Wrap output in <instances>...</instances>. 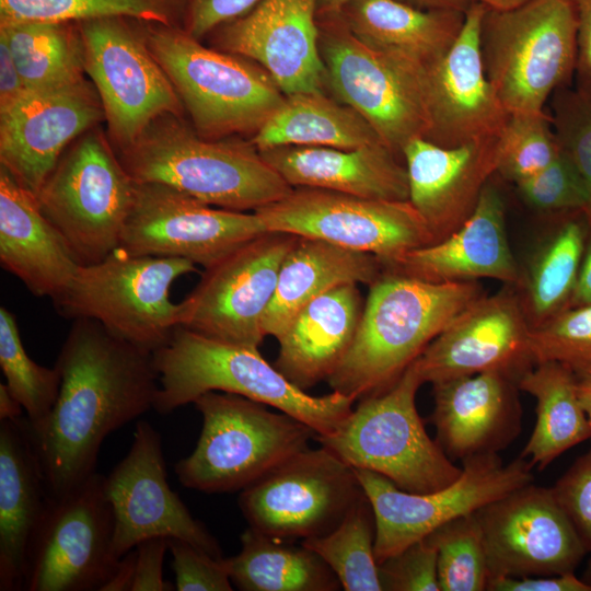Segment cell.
<instances>
[{
    "instance_id": "36",
    "label": "cell",
    "mask_w": 591,
    "mask_h": 591,
    "mask_svg": "<svg viewBox=\"0 0 591 591\" xmlns=\"http://www.w3.org/2000/svg\"><path fill=\"white\" fill-rule=\"evenodd\" d=\"M576 383V375L556 361L536 363L518 381L519 390L536 399V422L520 456L540 471L591 437Z\"/></svg>"
},
{
    "instance_id": "57",
    "label": "cell",
    "mask_w": 591,
    "mask_h": 591,
    "mask_svg": "<svg viewBox=\"0 0 591 591\" xmlns=\"http://www.w3.org/2000/svg\"><path fill=\"white\" fill-rule=\"evenodd\" d=\"M422 10H443L466 13L479 0H404Z\"/></svg>"
},
{
    "instance_id": "7",
    "label": "cell",
    "mask_w": 591,
    "mask_h": 591,
    "mask_svg": "<svg viewBox=\"0 0 591 591\" xmlns=\"http://www.w3.org/2000/svg\"><path fill=\"white\" fill-rule=\"evenodd\" d=\"M421 384L412 363L389 390L361 398L335 430L314 440L352 468L378 473L404 491L444 488L462 468L426 431L416 407Z\"/></svg>"
},
{
    "instance_id": "33",
    "label": "cell",
    "mask_w": 591,
    "mask_h": 591,
    "mask_svg": "<svg viewBox=\"0 0 591 591\" xmlns=\"http://www.w3.org/2000/svg\"><path fill=\"white\" fill-rule=\"evenodd\" d=\"M339 12L368 46L404 55L426 67L449 51L465 20L462 12L422 10L403 0H350Z\"/></svg>"
},
{
    "instance_id": "28",
    "label": "cell",
    "mask_w": 591,
    "mask_h": 591,
    "mask_svg": "<svg viewBox=\"0 0 591 591\" xmlns=\"http://www.w3.org/2000/svg\"><path fill=\"white\" fill-rule=\"evenodd\" d=\"M0 264L35 297L56 299L80 264L33 193L0 165Z\"/></svg>"
},
{
    "instance_id": "4",
    "label": "cell",
    "mask_w": 591,
    "mask_h": 591,
    "mask_svg": "<svg viewBox=\"0 0 591 591\" xmlns=\"http://www.w3.org/2000/svg\"><path fill=\"white\" fill-rule=\"evenodd\" d=\"M152 360L159 380L153 409L162 415L219 391L264 403L303 421L317 434H327L356 402L335 391L323 396L308 394L269 364L258 348L213 339L182 326L152 352Z\"/></svg>"
},
{
    "instance_id": "44",
    "label": "cell",
    "mask_w": 591,
    "mask_h": 591,
    "mask_svg": "<svg viewBox=\"0 0 591 591\" xmlns=\"http://www.w3.org/2000/svg\"><path fill=\"white\" fill-rule=\"evenodd\" d=\"M535 364L556 361L577 379L591 378V304L569 308L531 329Z\"/></svg>"
},
{
    "instance_id": "24",
    "label": "cell",
    "mask_w": 591,
    "mask_h": 591,
    "mask_svg": "<svg viewBox=\"0 0 591 591\" xmlns=\"http://www.w3.org/2000/svg\"><path fill=\"white\" fill-rule=\"evenodd\" d=\"M486 9L474 3L452 47L426 69L429 127L424 139L434 144L456 147L498 136L510 116L484 69L480 26Z\"/></svg>"
},
{
    "instance_id": "5",
    "label": "cell",
    "mask_w": 591,
    "mask_h": 591,
    "mask_svg": "<svg viewBox=\"0 0 591 591\" xmlns=\"http://www.w3.org/2000/svg\"><path fill=\"white\" fill-rule=\"evenodd\" d=\"M144 32L189 123L204 138H252L286 99L251 59L207 47L181 27L146 22Z\"/></svg>"
},
{
    "instance_id": "3",
    "label": "cell",
    "mask_w": 591,
    "mask_h": 591,
    "mask_svg": "<svg viewBox=\"0 0 591 591\" xmlns=\"http://www.w3.org/2000/svg\"><path fill=\"white\" fill-rule=\"evenodd\" d=\"M115 152L136 182L163 183L219 208L255 211L293 188L250 138H204L185 116H159Z\"/></svg>"
},
{
    "instance_id": "30",
    "label": "cell",
    "mask_w": 591,
    "mask_h": 591,
    "mask_svg": "<svg viewBox=\"0 0 591 591\" xmlns=\"http://www.w3.org/2000/svg\"><path fill=\"white\" fill-rule=\"evenodd\" d=\"M259 152L292 187L371 199H409L405 163L384 143L356 149L278 146Z\"/></svg>"
},
{
    "instance_id": "25",
    "label": "cell",
    "mask_w": 591,
    "mask_h": 591,
    "mask_svg": "<svg viewBox=\"0 0 591 591\" xmlns=\"http://www.w3.org/2000/svg\"><path fill=\"white\" fill-rule=\"evenodd\" d=\"M498 137L456 147L415 138L404 147L408 200L426 221L433 243L456 231L473 213L483 188L497 172Z\"/></svg>"
},
{
    "instance_id": "40",
    "label": "cell",
    "mask_w": 591,
    "mask_h": 591,
    "mask_svg": "<svg viewBox=\"0 0 591 591\" xmlns=\"http://www.w3.org/2000/svg\"><path fill=\"white\" fill-rule=\"evenodd\" d=\"M188 0H0V26L24 21L80 22L124 16L185 27Z\"/></svg>"
},
{
    "instance_id": "6",
    "label": "cell",
    "mask_w": 591,
    "mask_h": 591,
    "mask_svg": "<svg viewBox=\"0 0 591 591\" xmlns=\"http://www.w3.org/2000/svg\"><path fill=\"white\" fill-rule=\"evenodd\" d=\"M202 428L175 474L186 488L206 494L243 490L308 449L317 432L303 421L242 395L211 391L194 402Z\"/></svg>"
},
{
    "instance_id": "15",
    "label": "cell",
    "mask_w": 591,
    "mask_h": 591,
    "mask_svg": "<svg viewBox=\"0 0 591 591\" xmlns=\"http://www.w3.org/2000/svg\"><path fill=\"white\" fill-rule=\"evenodd\" d=\"M267 231L318 239L370 253L381 260L432 244L426 221L409 200L371 199L339 192L293 187L254 211Z\"/></svg>"
},
{
    "instance_id": "32",
    "label": "cell",
    "mask_w": 591,
    "mask_h": 591,
    "mask_svg": "<svg viewBox=\"0 0 591 591\" xmlns=\"http://www.w3.org/2000/svg\"><path fill=\"white\" fill-rule=\"evenodd\" d=\"M383 274L381 259L329 242L300 236L286 255L263 332L278 338L309 302L345 283L370 286Z\"/></svg>"
},
{
    "instance_id": "29",
    "label": "cell",
    "mask_w": 591,
    "mask_h": 591,
    "mask_svg": "<svg viewBox=\"0 0 591 591\" xmlns=\"http://www.w3.org/2000/svg\"><path fill=\"white\" fill-rule=\"evenodd\" d=\"M27 418L0 420V590H24L30 544L49 503Z\"/></svg>"
},
{
    "instance_id": "13",
    "label": "cell",
    "mask_w": 591,
    "mask_h": 591,
    "mask_svg": "<svg viewBox=\"0 0 591 591\" xmlns=\"http://www.w3.org/2000/svg\"><path fill=\"white\" fill-rule=\"evenodd\" d=\"M363 496L355 470L321 445L241 490L239 506L251 529L293 543L329 533Z\"/></svg>"
},
{
    "instance_id": "21",
    "label": "cell",
    "mask_w": 591,
    "mask_h": 591,
    "mask_svg": "<svg viewBox=\"0 0 591 591\" xmlns=\"http://www.w3.org/2000/svg\"><path fill=\"white\" fill-rule=\"evenodd\" d=\"M531 326L515 286L482 296L463 310L413 362L431 384L499 372L517 383L535 366Z\"/></svg>"
},
{
    "instance_id": "26",
    "label": "cell",
    "mask_w": 591,
    "mask_h": 591,
    "mask_svg": "<svg viewBox=\"0 0 591 591\" xmlns=\"http://www.w3.org/2000/svg\"><path fill=\"white\" fill-rule=\"evenodd\" d=\"M381 262L383 271L434 283L491 278L517 287L521 280L508 241L505 202L489 182L473 213L456 231L437 243Z\"/></svg>"
},
{
    "instance_id": "62",
    "label": "cell",
    "mask_w": 591,
    "mask_h": 591,
    "mask_svg": "<svg viewBox=\"0 0 591 591\" xmlns=\"http://www.w3.org/2000/svg\"><path fill=\"white\" fill-rule=\"evenodd\" d=\"M581 578L583 581L591 586V559L588 561L586 570L583 571Z\"/></svg>"
},
{
    "instance_id": "20",
    "label": "cell",
    "mask_w": 591,
    "mask_h": 591,
    "mask_svg": "<svg viewBox=\"0 0 591 591\" xmlns=\"http://www.w3.org/2000/svg\"><path fill=\"white\" fill-rule=\"evenodd\" d=\"M475 513L490 580L575 572L587 554L552 487L530 483Z\"/></svg>"
},
{
    "instance_id": "59",
    "label": "cell",
    "mask_w": 591,
    "mask_h": 591,
    "mask_svg": "<svg viewBox=\"0 0 591 591\" xmlns=\"http://www.w3.org/2000/svg\"><path fill=\"white\" fill-rule=\"evenodd\" d=\"M576 393L591 431V378L577 379Z\"/></svg>"
},
{
    "instance_id": "31",
    "label": "cell",
    "mask_w": 591,
    "mask_h": 591,
    "mask_svg": "<svg viewBox=\"0 0 591 591\" xmlns=\"http://www.w3.org/2000/svg\"><path fill=\"white\" fill-rule=\"evenodd\" d=\"M357 283H345L304 305L277 338L275 367L306 391L335 372L355 338L363 310Z\"/></svg>"
},
{
    "instance_id": "53",
    "label": "cell",
    "mask_w": 591,
    "mask_h": 591,
    "mask_svg": "<svg viewBox=\"0 0 591 591\" xmlns=\"http://www.w3.org/2000/svg\"><path fill=\"white\" fill-rule=\"evenodd\" d=\"M577 15L576 89L591 93V0H572Z\"/></svg>"
},
{
    "instance_id": "50",
    "label": "cell",
    "mask_w": 591,
    "mask_h": 591,
    "mask_svg": "<svg viewBox=\"0 0 591 591\" xmlns=\"http://www.w3.org/2000/svg\"><path fill=\"white\" fill-rule=\"evenodd\" d=\"M259 1L188 0L184 30L202 42L216 27L245 14Z\"/></svg>"
},
{
    "instance_id": "45",
    "label": "cell",
    "mask_w": 591,
    "mask_h": 591,
    "mask_svg": "<svg viewBox=\"0 0 591 591\" xmlns=\"http://www.w3.org/2000/svg\"><path fill=\"white\" fill-rule=\"evenodd\" d=\"M552 126L560 150L577 169L589 196L591 220V93L569 86L554 92Z\"/></svg>"
},
{
    "instance_id": "48",
    "label": "cell",
    "mask_w": 591,
    "mask_h": 591,
    "mask_svg": "<svg viewBox=\"0 0 591 591\" xmlns=\"http://www.w3.org/2000/svg\"><path fill=\"white\" fill-rule=\"evenodd\" d=\"M177 591H231L233 583L222 558H215L190 543L169 538Z\"/></svg>"
},
{
    "instance_id": "43",
    "label": "cell",
    "mask_w": 591,
    "mask_h": 591,
    "mask_svg": "<svg viewBox=\"0 0 591 591\" xmlns=\"http://www.w3.org/2000/svg\"><path fill=\"white\" fill-rule=\"evenodd\" d=\"M558 153L551 115L510 114L498 137L496 173L517 184L547 167Z\"/></svg>"
},
{
    "instance_id": "22",
    "label": "cell",
    "mask_w": 591,
    "mask_h": 591,
    "mask_svg": "<svg viewBox=\"0 0 591 591\" xmlns=\"http://www.w3.org/2000/svg\"><path fill=\"white\" fill-rule=\"evenodd\" d=\"M104 120L101 99L86 78L27 90L0 113V165L35 195L65 150Z\"/></svg>"
},
{
    "instance_id": "9",
    "label": "cell",
    "mask_w": 591,
    "mask_h": 591,
    "mask_svg": "<svg viewBox=\"0 0 591 591\" xmlns=\"http://www.w3.org/2000/svg\"><path fill=\"white\" fill-rule=\"evenodd\" d=\"M316 22L326 92L364 117L403 160L404 147L428 131L427 67L368 46L349 30L339 11L317 12Z\"/></svg>"
},
{
    "instance_id": "60",
    "label": "cell",
    "mask_w": 591,
    "mask_h": 591,
    "mask_svg": "<svg viewBox=\"0 0 591 591\" xmlns=\"http://www.w3.org/2000/svg\"><path fill=\"white\" fill-rule=\"evenodd\" d=\"M490 9L508 10L523 4L529 0H479Z\"/></svg>"
},
{
    "instance_id": "42",
    "label": "cell",
    "mask_w": 591,
    "mask_h": 591,
    "mask_svg": "<svg viewBox=\"0 0 591 591\" xmlns=\"http://www.w3.org/2000/svg\"><path fill=\"white\" fill-rule=\"evenodd\" d=\"M437 551L440 591H485L490 571L476 513L456 518L427 535Z\"/></svg>"
},
{
    "instance_id": "61",
    "label": "cell",
    "mask_w": 591,
    "mask_h": 591,
    "mask_svg": "<svg viewBox=\"0 0 591 591\" xmlns=\"http://www.w3.org/2000/svg\"><path fill=\"white\" fill-rule=\"evenodd\" d=\"M350 0H320L317 12H338Z\"/></svg>"
},
{
    "instance_id": "55",
    "label": "cell",
    "mask_w": 591,
    "mask_h": 591,
    "mask_svg": "<svg viewBox=\"0 0 591 591\" xmlns=\"http://www.w3.org/2000/svg\"><path fill=\"white\" fill-rule=\"evenodd\" d=\"M591 304V220H589V232L584 246L583 257L578 275L577 285L571 298L570 306H582ZM568 308V309H569Z\"/></svg>"
},
{
    "instance_id": "16",
    "label": "cell",
    "mask_w": 591,
    "mask_h": 591,
    "mask_svg": "<svg viewBox=\"0 0 591 591\" xmlns=\"http://www.w3.org/2000/svg\"><path fill=\"white\" fill-rule=\"evenodd\" d=\"M300 236L264 232L204 268L179 302V326L204 336L258 348L263 317L277 288L281 264Z\"/></svg>"
},
{
    "instance_id": "17",
    "label": "cell",
    "mask_w": 591,
    "mask_h": 591,
    "mask_svg": "<svg viewBox=\"0 0 591 591\" xmlns=\"http://www.w3.org/2000/svg\"><path fill=\"white\" fill-rule=\"evenodd\" d=\"M104 475L93 474L49 500L30 544L24 590L101 591L119 558L113 551L114 514Z\"/></svg>"
},
{
    "instance_id": "35",
    "label": "cell",
    "mask_w": 591,
    "mask_h": 591,
    "mask_svg": "<svg viewBox=\"0 0 591 591\" xmlns=\"http://www.w3.org/2000/svg\"><path fill=\"white\" fill-rule=\"evenodd\" d=\"M554 217L548 234L515 287L531 329L570 306L588 237L584 210Z\"/></svg>"
},
{
    "instance_id": "46",
    "label": "cell",
    "mask_w": 591,
    "mask_h": 591,
    "mask_svg": "<svg viewBox=\"0 0 591 591\" xmlns=\"http://www.w3.org/2000/svg\"><path fill=\"white\" fill-rule=\"evenodd\" d=\"M522 199L548 215L587 210L586 186L569 158L560 150L556 159L535 175L515 184Z\"/></svg>"
},
{
    "instance_id": "18",
    "label": "cell",
    "mask_w": 591,
    "mask_h": 591,
    "mask_svg": "<svg viewBox=\"0 0 591 591\" xmlns=\"http://www.w3.org/2000/svg\"><path fill=\"white\" fill-rule=\"evenodd\" d=\"M264 232L254 211L213 208L170 185L136 182L118 248L137 256L184 258L207 268Z\"/></svg>"
},
{
    "instance_id": "51",
    "label": "cell",
    "mask_w": 591,
    "mask_h": 591,
    "mask_svg": "<svg viewBox=\"0 0 591 591\" xmlns=\"http://www.w3.org/2000/svg\"><path fill=\"white\" fill-rule=\"evenodd\" d=\"M136 572L131 591H172L175 584L163 579V559L169 538L152 537L136 547Z\"/></svg>"
},
{
    "instance_id": "14",
    "label": "cell",
    "mask_w": 591,
    "mask_h": 591,
    "mask_svg": "<svg viewBox=\"0 0 591 591\" xmlns=\"http://www.w3.org/2000/svg\"><path fill=\"white\" fill-rule=\"evenodd\" d=\"M463 462L460 477L439 490L415 494L397 488L384 476L354 468L375 515L374 555L380 564L439 526L533 483L534 467L519 456L503 464L498 454Z\"/></svg>"
},
{
    "instance_id": "37",
    "label": "cell",
    "mask_w": 591,
    "mask_h": 591,
    "mask_svg": "<svg viewBox=\"0 0 591 591\" xmlns=\"http://www.w3.org/2000/svg\"><path fill=\"white\" fill-rule=\"evenodd\" d=\"M232 583L243 591H337L341 584L327 564L303 544L270 538L250 526L241 551L223 558Z\"/></svg>"
},
{
    "instance_id": "12",
    "label": "cell",
    "mask_w": 591,
    "mask_h": 591,
    "mask_svg": "<svg viewBox=\"0 0 591 591\" xmlns=\"http://www.w3.org/2000/svg\"><path fill=\"white\" fill-rule=\"evenodd\" d=\"M77 23L84 71L101 99L115 151L128 147L159 116H185L173 84L148 47L146 22L109 16Z\"/></svg>"
},
{
    "instance_id": "39",
    "label": "cell",
    "mask_w": 591,
    "mask_h": 591,
    "mask_svg": "<svg viewBox=\"0 0 591 591\" xmlns=\"http://www.w3.org/2000/svg\"><path fill=\"white\" fill-rule=\"evenodd\" d=\"M375 515L364 496L329 533L301 542L333 570L346 591H381L374 555Z\"/></svg>"
},
{
    "instance_id": "23",
    "label": "cell",
    "mask_w": 591,
    "mask_h": 591,
    "mask_svg": "<svg viewBox=\"0 0 591 591\" xmlns=\"http://www.w3.org/2000/svg\"><path fill=\"white\" fill-rule=\"evenodd\" d=\"M318 1L260 0L206 38L210 47L262 66L286 95L326 92L316 22Z\"/></svg>"
},
{
    "instance_id": "47",
    "label": "cell",
    "mask_w": 591,
    "mask_h": 591,
    "mask_svg": "<svg viewBox=\"0 0 591 591\" xmlns=\"http://www.w3.org/2000/svg\"><path fill=\"white\" fill-rule=\"evenodd\" d=\"M382 591H440L437 551L426 536L378 564Z\"/></svg>"
},
{
    "instance_id": "58",
    "label": "cell",
    "mask_w": 591,
    "mask_h": 591,
    "mask_svg": "<svg viewBox=\"0 0 591 591\" xmlns=\"http://www.w3.org/2000/svg\"><path fill=\"white\" fill-rule=\"evenodd\" d=\"M23 406L11 393L8 385L0 384V420H14L22 417Z\"/></svg>"
},
{
    "instance_id": "2",
    "label": "cell",
    "mask_w": 591,
    "mask_h": 591,
    "mask_svg": "<svg viewBox=\"0 0 591 591\" xmlns=\"http://www.w3.org/2000/svg\"><path fill=\"white\" fill-rule=\"evenodd\" d=\"M352 344L327 379L361 399L389 390L427 346L484 296L478 281L434 283L389 271L370 286Z\"/></svg>"
},
{
    "instance_id": "10",
    "label": "cell",
    "mask_w": 591,
    "mask_h": 591,
    "mask_svg": "<svg viewBox=\"0 0 591 591\" xmlns=\"http://www.w3.org/2000/svg\"><path fill=\"white\" fill-rule=\"evenodd\" d=\"M135 192L136 181L96 126L65 150L35 197L79 264L90 265L119 247Z\"/></svg>"
},
{
    "instance_id": "56",
    "label": "cell",
    "mask_w": 591,
    "mask_h": 591,
    "mask_svg": "<svg viewBox=\"0 0 591 591\" xmlns=\"http://www.w3.org/2000/svg\"><path fill=\"white\" fill-rule=\"evenodd\" d=\"M136 572V549L124 555L113 576L102 587L101 591H131Z\"/></svg>"
},
{
    "instance_id": "19",
    "label": "cell",
    "mask_w": 591,
    "mask_h": 591,
    "mask_svg": "<svg viewBox=\"0 0 591 591\" xmlns=\"http://www.w3.org/2000/svg\"><path fill=\"white\" fill-rule=\"evenodd\" d=\"M104 489L114 514L117 558L152 537L183 540L222 558L218 541L169 486L162 438L148 421L137 422L131 447L105 476Z\"/></svg>"
},
{
    "instance_id": "11",
    "label": "cell",
    "mask_w": 591,
    "mask_h": 591,
    "mask_svg": "<svg viewBox=\"0 0 591 591\" xmlns=\"http://www.w3.org/2000/svg\"><path fill=\"white\" fill-rule=\"evenodd\" d=\"M197 271L184 258L137 256L120 248L99 263L80 265L70 285L53 300L66 318H90L113 334L153 352L179 326V303L170 290Z\"/></svg>"
},
{
    "instance_id": "41",
    "label": "cell",
    "mask_w": 591,
    "mask_h": 591,
    "mask_svg": "<svg viewBox=\"0 0 591 591\" xmlns=\"http://www.w3.org/2000/svg\"><path fill=\"white\" fill-rule=\"evenodd\" d=\"M0 367L30 424L40 422L57 401L61 376L55 366H40L27 355L16 317L5 306L0 308Z\"/></svg>"
},
{
    "instance_id": "49",
    "label": "cell",
    "mask_w": 591,
    "mask_h": 591,
    "mask_svg": "<svg viewBox=\"0 0 591 591\" xmlns=\"http://www.w3.org/2000/svg\"><path fill=\"white\" fill-rule=\"evenodd\" d=\"M587 553H591V449L552 487Z\"/></svg>"
},
{
    "instance_id": "27",
    "label": "cell",
    "mask_w": 591,
    "mask_h": 591,
    "mask_svg": "<svg viewBox=\"0 0 591 591\" xmlns=\"http://www.w3.org/2000/svg\"><path fill=\"white\" fill-rule=\"evenodd\" d=\"M432 385L430 422L451 460L498 454L520 434L522 407L513 379L484 372Z\"/></svg>"
},
{
    "instance_id": "52",
    "label": "cell",
    "mask_w": 591,
    "mask_h": 591,
    "mask_svg": "<svg viewBox=\"0 0 591 591\" xmlns=\"http://www.w3.org/2000/svg\"><path fill=\"white\" fill-rule=\"evenodd\" d=\"M488 591H591L575 572L554 576L499 577L489 581Z\"/></svg>"
},
{
    "instance_id": "1",
    "label": "cell",
    "mask_w": 591,
    "mask_h": 591,
    "mask_svg": "<svg viewBox=\"0 0 591 591\" xmlns=\"http://www.w3.org/2000/svg\"><path fill=\"white\" fill-rule=\"evenodd\" d=\"M72 321L55 363L57 401L40 422L27 420L51 499L96 473L103 441L153 409L159 390L152 352L97 321Z\"/></svg>"
},
{
    "instance_id": "8",
    "label": "cell",
    "mask_w": 591,
    "mask_h": 591,
    "mask_svg": "<svg viewBox=\"0 0 591 591\" xmlns=\"http://www.w3.org/2000/svg\"><path fill=\"white\" fill-rule=\"evenodd\" d=\"M485 73L509 114L541 113L548 97L569 86L577 58L572 0H529L487 7L480 26Z\"/></svg>"
},
{
    "instance_id": "38",
    "label": "cell",
    "mask_w": 591,
    "mask_h": 591,
    "mask_svg": "<svg viewBox=\"0 0 591 591\" xmlns=\"http://www.w3.org/2000/svg\"><path fill=\"white\" fill-rule=\"evenodd\" d=\"M27 90H42L85 78L77 22L24 21L0 26Z\"/></svg>"
},
{
    "instance_id": "54",
    "label": "cell",
    "mask_w": 591,
    "mask_h": 591,
    "mask_svg": "<svg viewBox=\"0 0 591 591\" xmlns=\"http://www.w3.org/2000/svg\"><path fill=\"white\" fill-rule=\"evenodd\" d=\"M27 91L5 38L0 35V113Z\"/></svg>"
},
{
    "instance_id": "34",
    "label": "cell",
    "mask_w": 591,
    "mask_h": 591,
    "mask_svg": "<svg viewBox=\"0 0 591 591\" xmlns=\"http://www.w3.org/2000/svg\"><path fill=\"white\" fill-rule=\"evenodd\" d=\"M250 139L258 151L278 146L356 149L384 143L364 117L325 91L286 95Z\"/></svg>"
}]
</instances>
